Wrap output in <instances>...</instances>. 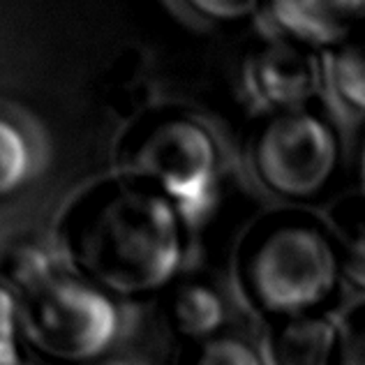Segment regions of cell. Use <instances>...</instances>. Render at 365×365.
I'll use <instances>...</instances> for the list:
<instances>
[{"mask_svg":"<svg viewBox=\"0 0 365 365\" xmlns=\"http://www.w3.org/2000/svg\"><path fill=\"white\" fill-rule=\"evenodd\" d=\"M182 220L160 192L116 171L67 204L58 238L83 282L132 299L174 282L185 247Z\"/></svg>","mask_w":365,"mask_h":365,"instance_id":"obj_1","label":"cell"},{"mask_svg":"<svg viewBox=\"0 0 365 365\" xmlns=\"http://www.w3.org/2000/svg\"><path fill=\"white\" fill-rule=\"evenodd\" d=\"M236 271L250 305L289 319L319 314L338 292L342 264L335 236L322 220L301 210H280L245 234Z\"/></svg>","mask_w":365,"mask_h":365,"instance_id":"obj_2","label":"cell"},{"mask_svg":"<svg viewBox=\"0 0 365 365\" xmlns=\"http://www.w3.org/2000/svg\"><path fill=\"white\" fill-rule=\"evenodd\" d=\"M116 160L118 174L146 182L182 217L201 215L215 197V137L185 111H153L134 120L118 141Z\"/></svg>","mask_w":365,"mask_h":365,"instance_id":"obj_3","label":"cell"},{"mask_svg":"<svg viewBox=\"0 0 365 365\" xmlns=\"http://www.w3.org/2000/svg\"><path fill=\"white\" fill-rule=\"evenodd\" d=\"M21 340L61 365L100 359L118 333L111 296L81 277H58L19 299Z\"/></svg>","mask_w":365,"mask_h":365,"instance_id":"obj_4","label":"cell"},{"mask_svg":"<svg viewBox=\"0 0 365 365\" xmlns=\"http://www.w3.org/2000/svg\"><path fill=\"white\" fill-rule=\"evenodd\" d=\"M255 180L282 199H312L333 180L340 139L331 120L307 107L271 111L247 143Z\"/></svg>","mask_w":365,"mask_h":365,"instance_id":"obj_5","label":"cell"},{"mask_svg":"<svg viewBox=\"0 0 365 365\" xmlns=\"http://www.w3.org/2000/svg\"><path fill=\"white\" fill-rule=\"evenodd\" d=\"M243 86L271 111L305 107L322 86V58L310 44L275 37L247 56Z\"/></svg>","mask_w":365,"mask_h":365,"instance_id":"obj_6","label":"cell"},{"mask_svg":"<svg viewBox=\"0 0 365 365\" xmlns=\"http://www.w3.org/2000/svg\"><path fill=\"white\" fill-rule=\"evenodd\" d=\"M277 37L319 46H333L365 26V0H262Z\"/></svg>","mask_w":365,"mask_h":365,"instance_id":"obj_7","label":"cell"},{"mask_svg":"<svg viewBox=\"0 0 365 365\" xmlns=\"http://www.w3.org/2000/svg\"><path fill=\"white\" fill-rule=\"evenodd\" d=\"M342 335L322 314L280 319L271 333L268 351L273 365H335Z\"/></svg>","mask_w":365,"mask_h":365,"instance_id":"obj_8","label":"cell"},{"mask_svg":"<svg viewBox=\"0 0 365 365\" xmlns=\"http://www.w3.org/2000/svg\"><path fill=\"white\" fill-rule=\"evenodd\" d=\"M227 307L222 296L204 282H185L171 292L167 301V319L178 335L190 342L215 338L222 329Z\"/></svg>","mask_w":365,"mask_h":365,"instance_id":"obj_9","label":"cell"},{"mask_svg":"<svg viewBox=\"0 0 365 365\" xmlns=\"http://www.w3.org/2000/svg\"><path fill=\"white\" fill-rule=\"evenodd\" d=\"M333 236L338 243L342 273L365 289V199L349 197L331 213Z\"/></svg>","mask_w":365,"mask_h":365,"instance_id":"obj_10","label":"cell"},{"mask_svg":"<svg viewBox=\"0 0 365 365\" xmlns=\"http://www.w3.org/2000/svg\"><path fill=\"white\" fill-rule=\"evenodd\" d=\"M329 74L338 98L347 107L365 113V26L333 46Z\"/></svg>","mask_w":365,"mask_h":365,"instance_id":"obj_11","label":"cell"},{"mask_svg":"<svg viewBox=\"0 0 365 365\" xmlns=\"http://www.w3.org/2000/svg\"><path fill=\"white\" fill-rule=\"evenodd\" d=\"M0 277L9 292L16 294V299L40 289L42 284L53 280V262L44 247L35 243H19L3 257L0 264Z\"/></svg>","mask_w":365,"mask_h":365,"instance_id":"obj_12","label":"cell"},{"mask_svg":"<svg viewBox=\"0 0 365 365\" xmlns=\"http://www.w3.org/2000/svg\"><path fill=\"white\" fill-rule=\"evenodd\" d=\"M31 167L33 155L26 134L14 120L0 116V201L26 185Z\"/></svg>","mask_w":365,"mask_h":365,"instance_id":"obj_13","label":"cell"},{"mask_svg":"<svg viewBox=\"0 0 365 365\" xmlns=\"http://www.w3.org/2000/svg\"><path fill=\"white\" fill-rule=\"evenodd\" d=\"M176 365H264L259 354L245 340L215 335L204 342H192Z\"/></svg>","mask_w":365,"mask_h":365,"instance_id":"obj_14","label":"cell"},{"mask_svg":"<svg viewBox=\"0 0 365 365\" xmlns=\"http://www.w3.org/2000/svg\"><path fill=\"white\" fill-rule=\"evenodd\" d=\"M21 324H19V299L0 282V365H19Z\"/></svg>","mask_w":365,"mask_h":365,"instance_id":"obj_15","label":"cell"},{"mask_svg":"<svg viewBox=\"0 0 365 365\" xmlns=\"http://www.w3.org/2000/svg\"><path fill=\"white\" fill-rule=\"evenodd\" d=\"M178 3L195 16L213 24L241 21L262 7V0H178Z\"/></svg>","mask_w":365,"mask_h":365,"instance_id":"obj_16","label":"cell"},{"mask_svg":"<svg viewBox=\"0 0 365 365\" xmlns=\"http://www.w3.org/2000/svg\"><path fill=\"white\" fill-rule=\"evenodd\" d=\"M335 365H365V305L344 326Z\"/></svg>","mask_w":365,"mask_h":365,"instance_id":"obj_17","label":"cell"}]
</instances>
